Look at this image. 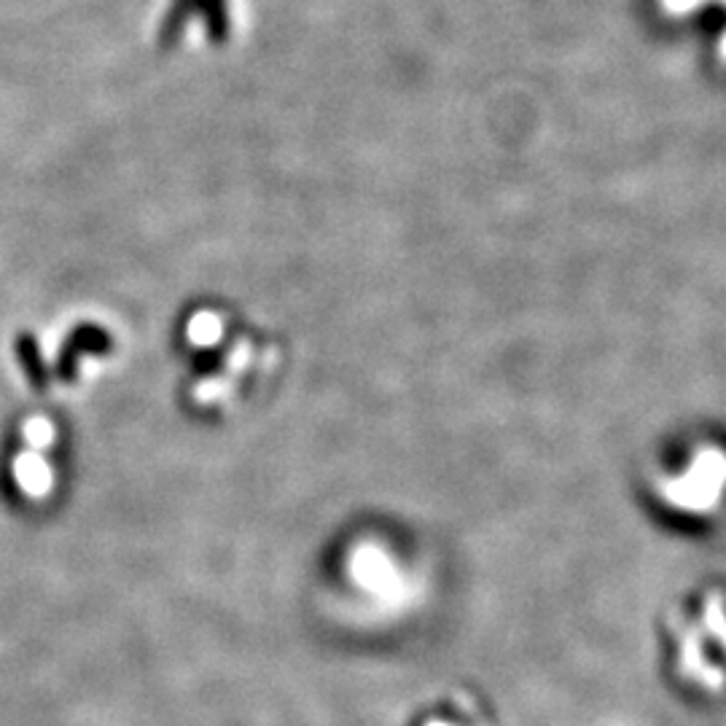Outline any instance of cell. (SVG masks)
Segmentation results:
<instances>
[{
    "instance_id": "6da1fadb",
    "label": "cell",
    "mask_w": 726,
    "mask_h": 726,
    "mask_svg": "<svg viewBox=\"0 0 726 726\" xmlns=\"http://www.w3.org/2000/svg\"><path fill=\"white\" fill-rule=\"evenodd\" d=\"M16 477H20L22 488L33 495L46 493V488H49V473H46L44 462L35 460V458H22Z\"/></svg>"
}]
</instances>
